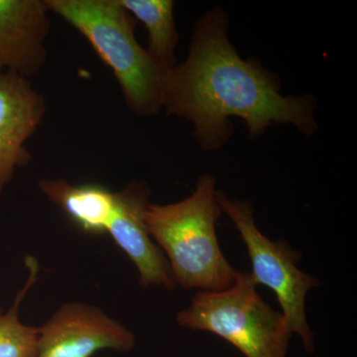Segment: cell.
<instances>
[{"label":"cell","instance_id":"6da1fadb","mask_svg":"<svg viewBox=\"0 0 357 357\" xmlns=\"http://www.w3.org/2000/svg\"><path fill=\"white\" fill-rule=\"evenodd\" d=\"M280 89L273 73L238 55L229 41L227 13L215 7L195 25L187 59L169 72L163 107L191 122L206 151L231 137V117L245 122L251 140L275 124H293L312 135L318 129L316 98L283 96Z\"/></svg>","mask_w":357,"mask_h":357},{"label":"cell","instance_id":"7a4b0ae2","mask_svg":"<svg viewBox=\"0 0 357 357\" xmlns=\"http://www.w3.org/2000/svg\"><path fill=\"white\" fill-rule=\"evenodd\" d=\"M218 192L215 178L203 175L191 196L177 203H150L145 211L150 236L184 290H225L238 273L218 243L217 222L222 211Z\"/></svg>","mask_w":357,"mask_h":357},{"label":"cell","instance_id":"3957f363","mask_svg":"<svg viewBox=\"0 0 357 357\" xmlns=\"http://www.w3.org/2000/svg\"><path fill=\"white\" fill-rule=\"evenodd\" d=\"M50 13L86 39L114 73L124 102L138 116L163 109L169 72L135 37L136 20L119 0H46Z\"/></svg>","mask_w":357,"mask_h":357},{"label":"cell","instance_id":"277c9868","mask_svg":"<svg viewBox=\"0 0 357 357\" xmlns=\"http://www.w3.org/2000/svg\"><path fill=\"white\" fill-rule=\"evenodd\" d=\"M256 288L250 272L238 270L225 290L195 294L176 321L183 328L222 337L245 357H287L293 333L284 314L267 304Z\"/></svg>","mask_w":357,"mask_h":357},{"label":"cell","instance_id":"5b68a950","mask_svg":"<svg viewBox=\"0 0 357 357\" xmlns=\"http://www.w3.org/2000/svg\"><path fill=\"white\" fill-rule=\"evenodd\" d=\"M218 201L248 248L252 265L250 274L255 283L275 293L291 333L299 335L305 351L312 354L316 347L314 333L307 323L306 299L310 290L318 287L321 282L298 266L302 256L299 251L285 241H271L260 231L249 202L230 199L220 191Z\"/></svg>","mask_w":357,"mask_h":357},{"label":"cell","instance_id":"8992f818","mask_svg":"<svg viewBox=\"0 0 357 357\" xmlns=\"http://www.w3.org/2000/svg\"><path fill=\"white\" fill-rule=\"evenodd\" d=\"M36 357H93L100 351L129 352L136 337L98 307L67 303L40 326Z\"/></svg>","mask_w":357,"mask_h":357},{"label":"cell","instance_id":"52a82bcc","mask_svg":"<svg viewBox=\"0 0 357 357\" xmlns=\"http://www.w3.org/2000/svg\"><path fill=\"white\" fill-rule=\"evenodd\" d=\"M116 194V204L107 234L133 263L141 287L177 288L170 265L161 249L150 236L145 211L150 204L149 187L141 181H131Z\"/></svg>","mask_w":357,"mask_h":357},{"label":"cell","instance_id":"ba28073f","mask_svg":"<svg viewBox=\"0 0 357 357\" xmlns=\"http://www.w3.org/2000/svg\"><path fill=\"white\" fill-rule=\"evenodd\" d=\"M46 112L42 93L29 79L0 73V198L16 169L29 164L26 142L36 132Z\"/></svg>","mask_w":357,"mask_h":357},{"label":"cell","instance_id":"9c48e42d","mask_svg":"<svg viewBox=\"0 0 357 357\" xmlns=\"http://www.w3.org/2000/svg\"><path fill=\"white\" fill-rule=\"evenodd\" d=\"M49 13L46 0H0V73L28 79L42 70Z\"/></svg>","mask_w":357,"mask_h":357},{"label":"cell","instance_id":"30bf717a","mask_svg":"<svg viewBox=\"0 0 357 357\" xmlns=\"http://www.w3.org/2000/svg\"><path fill=\"white\" fill-rule=\"evenodd\" d=\"M38 188L79 229L91 234L107 231L116 204L115 192L98 184L73 185L64 178H43Z\"/></svg>","mask_w":357,"mask_h":357},{"label":"cell","instance_id":"8fae6325","mask_svg":"<svg viewBox=\"0 0 357 357\" xmlns=\"http://www.w3.org/2000/svg\"><path fill=\"white\" fill-rule=\"evenodd\" d=\"M122 6L146 28L147 51L162 67L176 65L178 34L174 18L172 0H119Z\"/></svg>","mask_w":357,"mask_h":357},{"label":"cell","instance_id":"7c38bea8","mask_svg":"<svg viewBox=\"0 0 357 357\" xmlns=\"http://www.w3.org/2000/svg\"><path fill=\"white\" fill-rule=\"evenodd\" d=\"M28 269L27 281L16 295L7 311L0 306V357H36L39 328L25 325L20 319L21 303L38 278V260L32 255L24 259Z\"/></svg>","mask_w":357,"mask_h":357}]
</instances>
